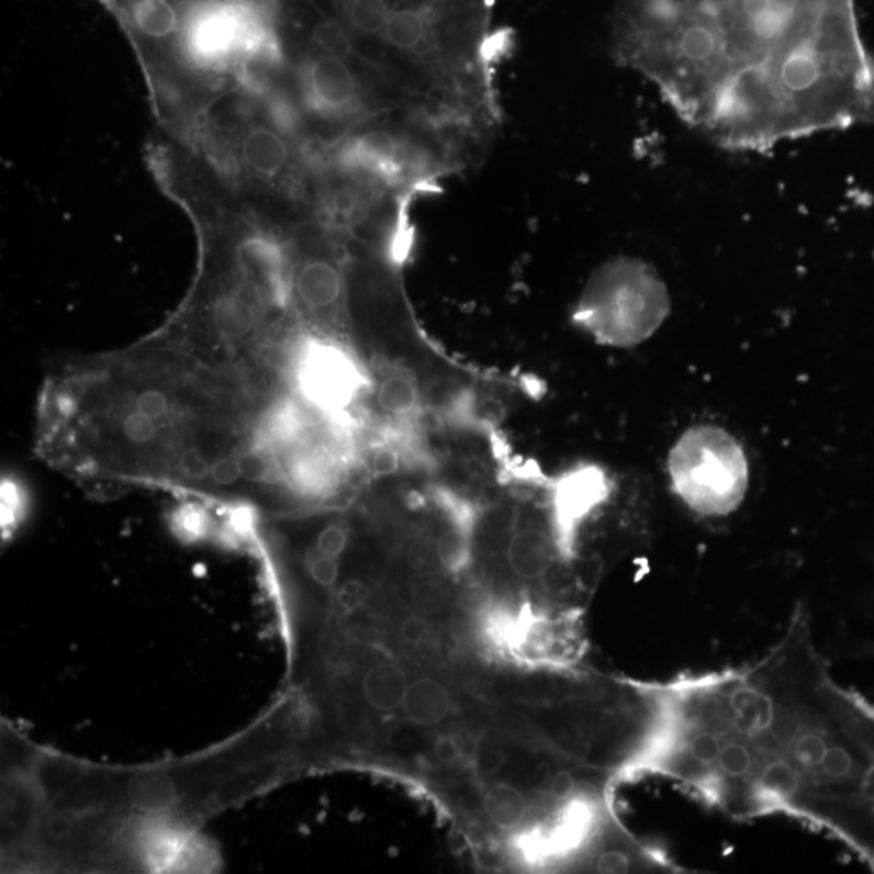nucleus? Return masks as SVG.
<instances>
[{
    "mask_svg": "<svg viewBox=\"0 0 874 874\" xmlns=\"http://www.w3.org/2000/svg\"><path fill=\"white\" fill-rule=\"evenodd\" d=\"M306 425L272 394L157 337L47 379L36 449L68 477L276 507L299 500Z\"/></svg>",
    "mask_w": 874,
    "mask_h": 874,
    "instance_id": "obj_1",
    "label": "nucleus"
},
{
    "mask_svg": "<svg viewBox=\"0 0 874 874\" xmlns=\"http://www.w3.org/2000/svg\"><path fill=\"white\" fill-rule=\"evenodd\" d=\"M613 47L685 124L732 152L874 115L853 0H619Z\"/></svg>",
    "mask_w": 874,
    "mask_h": 874,
    "instance_id": "obj_2",
    "label": "nucleus"
},
{
    "mask_svg": "<svg viewBox=\"0 0 874 874\" xmlns=\"http://www.w3.org/2000/svg\"><path fill=\"white\" fill-rule=\"evenodd\" d=\"M494 0H388L373 67L415 124L473 139L497 121Z\"/></svg>",
    "mask_w": 874,
    "mask_h": 874,
    "instance_id": "obj_3",
    "label": "nucleus"
},
{
    "mask_svg": "<svg viewBox=\"0 0 874 874\" xmlns=\"http://www.w3.org/2000/svg\"><path fill=\"white\" fill-rule=\"evenodd\" d=\"M671 309L668 287L653 266L623 256L593 272L572 317L597 343L625 348L654 336Z\"/></svg>",
    "mask_w": 874,
    "mask_h": 874,
    "instance_id": "obj_4",
    "label": "nucleus"
},
{
    "mask_svg": "<svg viewBox=\"0 0 874 874\" xmlns=\"http://www.w3.org/2000/svg\"><path fill=\"white\" fill-rule=\"evenodd\" d=\"M669 477L677 496L703 517H726L746 501L750 463L737 437L718 425L688 428L672 446Z\"/></svg>",
    "mask_w": 874,
    "mask_h": 874,
    "instance_id": "obj_5",
    "label": "nucleus"
},
{
    "mask_svg": "<svg viewBox=\"0 0 874 874\" xmlns=\"http://www.w3.org/2000/svg\"><path fill=\"white\" fill-rule=\"evenodd\" d=\"M296 87L306 111L329 124L367 121L376 112L354 65L339 57L310 51L299 65Z\"/></svg>",
    "mask_w": 874,
    "mask_h": 874,
    "instance_id": "obj_6",
    "label": "nucleus"
},
{
    "mask_svg": "<svg viewBox=\"0 0 874 874\" xmlns=\"http://www.w3.org/2000/svg\"><path fill=\"white\" fill-rule=\"evenodd\" d=\"M293 310L313 324H330L343 313L347 295L344 266L334 256L313 253L292 261Z\"/></svg>",
    "mask_w": 874,
    "mask_h": 874,
    "instance_id": "obj_7",
    "label": "nucleus"
},
{
    "mask_svg": "<svg viewBox=\"0 0 874 874\" xmlns=\"http://www.w3.org/2000/svg\"><path fill=\"white\" fill-rule=\"evenodd\" d=\"M244 166L262 180H276L285 172L290 164L289 143L279 130L256 125L245 133L240 146Z\"/></svg>",
    "mask_w": 874,
    "mask_h": 874,
    "instance_id": "obj_8",
    "label": "nucleus"
},
{
    "mask_svg": "<svg viewBox=\"0 0 874 874\" xmlns=\"http://www.w3.org/2000/svg\"><path fill=\"white\" fill-rule=\"evenodd\" d=\"M368 395H371L379 412L394 422H410L418 415L423 405L418 382L399 368L371 378Z\"/></svg>",
    "mask_w": 874,
    "mask_h": 874,
    "instance_id": "obj_9",
    "label": "nucleus"
},
{
    "mask_svg": "<svg viewBox=\"0 0 874 874\" xmlns=\"http://www.w3.org/2000/svg\"><path fill=\"white\" fill-rule=\"evenodd\" d=\"M130 19L136 32L153 41L169 40L183 30L182 13L173 0H132Z\"/></svg>",
    "mask_w": 874,
    "mask_h": 874,
    "instance_id": "obj_10",
    "label": "nucleus"
},
{
    "mask_svg": "<svg viewBox=\"0 0 874 874\" xmlns=\"http://www.w3.org/2000/svg\"><path fill=\"white\" fill-rule=\"evenodd\" d=\"M554 546L565 552V549L558 542L552 545L551 539L541 530L527 528V530L518 531L512 539L511 551H508L512 569L518 575L530 576V579L542 575L554 563Z\"/></svg>",
    "mask_w": 874,
    "mask_h": 874,
    "instance_id": "obj_11",
    "label": "nucleus"
},
{
    "mask_svg": "<svg viewBox=\"0 0 874 874\" xmlns=\"http://www.w3.org/2000/svg\"><path fill=\"white\" fill-rule=\"evenodd\" d=\"M402 705L412 722L429 727L436 726L449 715L450 698L442 685L425 679L415 682L412 687L408 685Z\"/></svg>",
    "mask_w": 874,
    "mask_h": 874,
    "instance_id": "obj_12",
    "label": "nucleus"
},
{
    "mask_svg": "<svg viewBox=\"0 0 874 874\" xmlns=\"http://www.w3.org/2000/svg\"><path fill=\"white\" fill-rule=\"evenodd\" d=\"M408 690L404 671L397 665H378L365 681V693L374 708L391 711L404 703Z\"/></svg>",
    "mask_w": 874,
    "mask_h": 874,
    "instance_id": "obj_13",
    "label": "nucleus"
},
{
    "mask_svg": "<svg viewBox=\"0 0 874 874\" xmlns=\"http://www.w3.org/2000/svg\"><path fill=\"white\" fill-rule=\"evenodd\" d=\"M486 810L490 818L500 826H515L525 815V802L514 788H493L488 794Z\"/></svg>",
    "mask_w": 874,
    "mask_h": 874,
    "instance_id": "obj_14",
    "label": "nucleus"
},
{
    "mask_svg": "<svg viewBox=\"0 0 874 874\" xmlns=\"http://www.w3.org/2000/svg\"><path fill=\"white\" fill-rule=\"evenodd\" d=\"M365 467L373 478L395 477L402 469L401 450L394 444H378L368 452Z\"/></svg>",
    "mask_w": 874,
    "mask_h": 874,
    "instance_id": "obj_15",
    "label": "nucleus"
},
{
    "mask_svg": "<svg viewBox=\"0 0 874 874\" xmlns=\"http://www.w3.org/2000/svg\"><path fill=\"white\" fill-rule=\"evenodd\" d=\"M437 554H439L440 561L452 569L466 561L467 554H469V545H467L463 533L457 530L442 533L437 541Z\"/></svg>",
    "mask_w": 874,
    "mask_h": 874,
    "instance_id": "obj_16",
    "label": "nucleus"
},
{
    "mask_svg": "<svg viewBox=\"0 0 874 874\" xmlns=\"http://www.w3.org/2000/svg\"><path fill=\"white\" fill-rule=\"evenodd\" d=\"M413 604L418 607L419 613L435 614L442 609L446 604V593L442 586L433 580H423L412 592Z\"/></svg>",
    "mask_w": 874,
    "mask_h": 874,
    "instance_id": "obj_17",
    "label": "nucleus"
},
{
    "mask_svg": "<svg viewBox=\"0 0 874 874\" xmlns=\"http://www.w3.org/2000/svg\"><path fill=\"white\" fill-rule=\"evenodd\" d=\"M423 635H425V627H422V624L412 623L406 625V637H408L410 640H419V638H423Z\"/></svg>",
    "mask_w": 874,
    "mask_h": 874,
    "instance_id": "obj_18",
    "label": "nucleus"
}]
</instances>
